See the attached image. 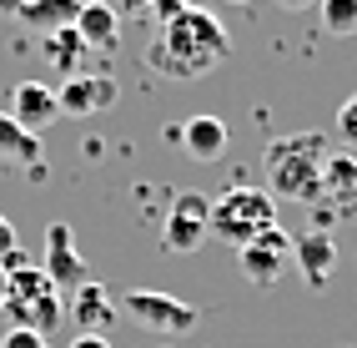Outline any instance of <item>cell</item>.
I'll return each instance as SVG.
<instances>
[{
    "instance_id": "cell-1",
    "label": "cell",
    "mask_w": 357,
    "mask_h": 348,
    "mask_svg": "<svg viewBox=\"0 0 357 348\" xmlns=\"http://www.w3.org/2000/svg\"><path fill=\"white\" fill-rule=\"evenodd\" d=\"M227 56H231L227 26L202 6H186L181 15L156 26L146 45V71L161 81H197V76H211Z\"/></svg>"
},
{
    "instance_id": "cell-2",
    "label": "cell",
    "mask_w": 357,
    "mask_h": 348,
    "mask_svg": "<svg viewBox=\"0 0 357 348\" xmlns=\"http://www.w3.org/2000/svg\"><path fill=\"white\" fill-rule=\"evenodd\" d=\"M322 161H327V136L322 131H292L277 136L261 152V177L267 197L277 202H317L322 197Z\"/></svg>"
},
{
    "instance_id": "cell-3",
    "label": "cell",
    "mask_w": 357,
    "mask_h": 348,
    "mask_svg": "<svg viewBox=\"0 0 357 348\" xmlns=\"http://www.w3.org/2000/svg\"><path fill=\"white\" fill-rule=\"evenodd\" d=\"M10 318V328H31V333H56L66 323V298L61 288L45 277V268L26 263V268H10L6 273V308H0Z\"/></svg>"
},
{
    "instance_id": "cell-4",
    "label": "cell",
    "mask_w": 357,
    "mask_h": 348,
    "mask_svg": "<svg viewBox=\"0 0 357 348\" xmlns=\"http://www.w3.org/2000/svg\"><path fill=\"white\" fill-rule=\"evenodd\" d=\"M277 222V202L261 192V187H231L211 202L206 212V238H217L227 247H247L261 227Z\"/></svg>"
},
{
    "instance_id": "cell-5",
    "label": "cell",
    "mask_w": 357,
    "mask_h": 348,
    "mask_svg": "<svg viewBox=\"0 0 357 348\" xmlns=\"http://www.w3.org/2000/svg\"><path fill=\"white\" fill-rule=\"evenodd\" d=\"M121 313L131 323H141L146 333H156V338H181V333H192L202 323V313L192 303H181V298H172V293H156V288L121 293Z\"/></svg>"
},
{
    "instance_id": "cell-6",
    "label": "cell",
    "mask_w": 357,
    "mask_h": 348,
    "mask_svg": "<svg viewBox=\"0 0 357 348\" xmlns=\"http://www.w3.org/2000/svg\"><path fill=\"white\" fill-rule=\"evenodd\" d=\"M236 263H242V277L252 288L282 283V273L292 268V238H287V227H277V222L261 227L247 247H236Z\"/></svg>"
},
{
    "instance_id": "cell-7",
    "label": "cell",
    "mask_w": 357,
    "mask_h": 348,
    "mask_svg": "<svg viewBox=\"0 0 357 348\" xmlns=\"http://www.w3.org/2000/svg\"><path fill=\"white\" fill-rule=\"evenodd\" d=\"M206 212H211V202L202 192H176L172 212H166V222H161V247L176 252V258L197 252L206 242Z\"/></svg>"
},
{
    "instance_id": "cell-8",
    "label": "cell",
    "mask_w": 357,
    "mask_h": 348,
    "mask_svg": "<svg viewBox=\"0 0 357 348\" xmlns=\"http://www.w3.org/2000/svg\"><path fill=\"white\" fill-rule=\"evenodd\" d=\"M116 96H121L116 76H106V71H76V76L61 81L56 106H61V116H96V111L116 106Z\"/></svg>"
},
{
    "instance_id": "cell-9",
    "label": "cell",
    "mask_w": 357,
    "mask_h": 348,
    "mask_svg": "<svg viewBox=\"0 0 357 348\" xmlns=\"http://www.w3.org/2000/svg\"><path fill=\"white\" fill-rule=\"evenodd\" d=\"M116 298L106 283H96V277H86V283L70 288V303H66V318L76 323V333H106L116 323Z\"/></svg>"
},
{
    "instance_id": "cell-10",
    "label": "cell",
    "mask_w": 357,
    "mask_h": 348,
    "mask_svg": "<svg viewBox=\"0 0 357 348\" xmlns=\"http://www.w3.org/2000/svg\"><path fill=\"white\" fill-rule=\"evenodd\" d=\"M45 277H51L56 288H76V283H86V258L76 252V242H70V227L66 222H51L45 227Z\"/></svg>"
},
{
    "instance_id": "cell-11",
    "label": "cell",
    "mask_w": 357,
    "mask_h": 348,
    "mask_svg": "<svg viewBox=\"0 0 357 348\" xmlns=\"http://www.w3.org/2000/svg\"><path fill=\"white\" fill-rule=\"evenodd\" d=\"M292 263L302 268L307 288H327L332 268H337V242H332L327 227H307L302 238H292Z\"/></svg>"
},
{
    "instance_id": "cell-12",
    "label": "cell",
    "mask_w": 357,
    "mask_h": 348,
    "mask_svg": "<svg viewBox=\"0 0 357 348\" xmlns=\"http://www.w3.org/2000/svg\"><path fill=\"white\" fill-rule=\"evenodd\" d=\"M6 111H10L26 131H36V136L51 126V122H61L56 91L45 86V81H15V86H10V106H6Z\"/></svg>"
},
{
    "instance_id": "cell-13",
    "label": "cell",
    "mask_w": 357,
    "mask_h": 348,
    "mask_svg": "<svg viewBox=\"0 0 357 348\" xmlns=\"http://www.w3.org/2000/svg\"><path fill=\"white\" fill-rule=\"evenodd\" d=\"M176 147L192 157V161H222V157H227V147H231V131H227L222 116L202 111V116H192V122H181Z\"/></svg>"
},
{
    "instance_id": "cell-14",
    "label": "cell",
    "mask_w": 357,
    "mask_h": 348,
    "mask_svg": "<svg viewBox=\"0 0 357 348\" xmlns=\"http://www.w3.org/2000/svg\"><path fill=\"white\" fill-rule=\"evenodd\" d=\"M76 36L86 41V51H116V41H121V10L111 0H81Z\"/></svg>"
},
{
    "instance_id": "cell-15",
    "label": "cell",
    "mask_w": 357,
    "mask_h": 348,
    "mask_svg": "<svg viewBox=\"0 0 357 348\" xmlns=\"http://www.w3.org/2000/svg\"><path fill=\"white\" fill-rule=\"evenodd\" d=\"M0 161H15V167H36L45 161V142L36 131H26L10 111H0Z\"/></svg>"
},
{
    "instance_id": "cell-16",
    "label": "cell",
    "mask_w": 357,
    "mask_h": 348,
    "mask_svg": "<svg viewBox=\"0 0 357 348\" xmlns=\"http://www.w3.org/2000/svg\"><path fill=\"white\" fill-rule=\"evenodd\" d=\"M76 10H81V0H26V6L15 10V20L40 31V36H51V31L76 26Z\"/></svg>"
},
{
    "instance_id": "cell-17",
    "label": "cell",
    "mask_w": 357,
    "mask_h": 348,
    "mask_svg": "<svg viewBox=\"0 0 357 348\" xmlns=\"http://www.w3.org/2000/svg\"><path fill=\"white\" fill-rule=\"evenodd\" d=\"M40 51H45V61H51L61 76H76V71H81V61H86V41L76 36V26H66V31L40 36Z\"/></svg>"
},
{
    "instance_id": "cell-18",
    "label": "cell",
    "mask_w": 357,
    "mask_h": 348,
    "mask_svg": "<svg viewBox=\"0 0 357 348\" xmlns=\"http://www.w3.org/2000/svg\"><path fill=\"white\" fill-rule=\"evenodd\" d=\"M322 192H357V157L352 152H327L322 161Z\"/></svg>"
},
{
    "instance_id": "cell-19",
    "label": "cell",
    "mask_w": 357,
    "mask_h": 348,
    "mask_svg": "<svg viewBox=\"0 0 357 348\" xmlns=\"http://www.w3.org/2000/svg\"><path fill=\"white\" fill-rule=\"evenodd\" d=\"M317 20L327 36H357V0H317Z\"/></svg>"
},
{
    "instance_id": "cell-20",
    "label": "cell",
    "mask_w": 357,
    "mask_h": 348,
    "mask_svg": "<svg viewBox=\"0 0 357 348\" xmlns=\"http://www.w3.org/2000/svg\"><path fill=\"white\" fill-rule=\"evenodd\" d=\"M337 142L357 157V91H352V96L337 106Z\"/></svg>"
},
{
    "instance_id": "cell-21",
    "label": "cell",
    "mask_w": 357,
    "mask_h": 348,
    "mask_svg": "<svg viewBox=\"0 0 357 348\" xmlns=\"http://www.w3.org/2000/svg\"><path fill=\"white\" fill-rule=\"evenodd\" d=\"M0 348H45V338H40V333H31V328H6Z\"/></svg>"
},
{
    "instance_id": "cell-22",
    "label": "cell",
    "mask_w": 357,
    "mask_h": 348,
    "mask_svg": "<svg viewBox=\"0 0 357 348\" xmlns=\"http://www.w3.org/2000/svg\"><path fill=\"white\" fill-rule=\"evenodd\" d=\"M186 6H192V0H151V6H146V10L156 15V26H161V20H172V15H181Z\"/></svg>"
},
{
    "instance_id": "cell-23",
    "label": "cell",
    "mask_w": 357,
    "mask_h": 348,
    "mask_svg": "<svg viewBox=\"0 0 357 348\" xmlns=\"http://www.w3.org/2000/svg\"><path fill=\"white\" fill-rule=\"evenodd\" d=\"M10 247H20V242H15V227H10V217L0 212V258H6Z\"/></svg>"
},
{
    "instance_id": "cell-24",
    "label": "cell",
    "mask_w": 357,
    "mask_h": 348,
    "mask_svg": "<svg viewBox=\"0 0 357 348\" xmlns=\"http://www.w3.org/2000/svg\"><path fill=\"white\" fill-rule=\"evenodd\" d=\"M70 348H111V338H106V333H76V338H70Z\"/></svg>"
},
{
    "instance_id": "cell-25",
    "label": "cell",
    "mask_w": 357,
    "mask_h": 348,
    "mask_svg": "<svg viewBox=\"0 0 357 348\" xmlns=\"http://www.w3.org/2000/svg\"><path fill=\"white\" fill-rule=\"evenodd\" d=\"M111 6H116V10H121V20H126V15H136V10H146V6H151V0H111Z\"/></svg>"
},
{
    "instance_id": "cell-26",
    "label": "cell",
    "mask_w": 357,
    "mask_h": 348,
    "mask_svg": "<svg viewBox=\"0 0 357 348\" xmlns=\"http://www.w3.org/2000/svg\"><path fill=\"white\" fill-rule=\"evenodd\" d=\"M20 6H26V0H0V15H10V20H15V10H20Z\"/></svg>"
},
{
    "instance_id": "cell-27",
    "label": "cell",
    "mask_w": 357,
    "mask_h": 348,
    "mask_svg": "<svg viewBox=\"0 0 357 348\" xmlns=\"http://www.w3.org/2000/svg\"><path fill=\"white\" fill-rule=\"evenodd\" d=\"M277 6H282V10H307L312 0H277Z\"/></svg>"
},
{
    "instance_id": "cell-28",
    "label": "cell",
    "mask_w": 357,
    "mask_h": 348,
    "mask_svg": "<svg viewBox=\"0 0 357 348\" xmlns=\"http://www.w3.org/2000/svg\"><path fill=\"white\" fill-rule=\"evenodd\" d=\"M0 308H6V268H0Z\"/></svg>"
},
{
    "instance_id": "cell-29",
    "label": "cell",
    "mask_w": 357,
    "mask_h": 348,
    "mask_svg": "<svg viewBox=\"0 0 357 348\" xmlns=\"http://www.w3.org/2000/svg\"><path fill=\"white\" fill-rule=\"evenodd\" d=\"M231 6H252V0H231Z\"/></svg>"
}]
</instances>
